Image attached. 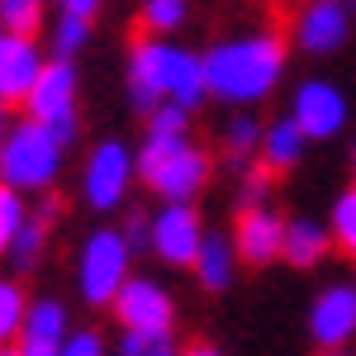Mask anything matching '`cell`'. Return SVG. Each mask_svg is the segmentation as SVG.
Masks as SVG:
<instances>
[{
  "label": "cell",
  "mask_w": 356,
  "mask_h": 356,
  "mask_svg": "<svg viewBox=\"0 0 356 356\" xmlns=\"http://www.w3.org/2000/svg\"><path fill=\"white\" fill-rule=\"evenodd\" d=\"M280 67H285V38L275 29L228 38L204 53V90L228 105H252L280 81Z\"/></svg>",
  "instance_id": "1"
},
{
  "label": "cell",
  "mask_w": 356,
  "mask_h": 356,
  "mask_svg": "<svg viewBox=\"0 0 356 356\" xmlns=\"http://www.w3.org/2000/svg\"><path fill=\"white\" fill-rule=\"evenodd\" d=\"M138 176L162 195L166 204H191L195 191L209 181V152L195 147L186 134H147L138 152Z\"/></svg>",
  "instance_id": "2"
},
{
  "label": "cell",
  "mask_w": 356,
  "mask_h": 356,
  "mask_svg": "<svg viewBox=\"0 0 356 356\" xmlns=\"http://www.w3.org/2000/svg\"><path fill=\"white\" fill-rule=\"evenodd\" d=\"M57 166H62V143H57L43 124H15L5 147H0V186L10 191H43L57 181Z\"/></svg>",
  "instance_id": "3"
},
{
  "label": "cell",
  "mask_w": 356,
  "mask_h": 356,
  "mask_svg": "<svg viewBox=\"0 0 356 356\" xmlns=\"http://www.w3.org/2000/svg\"><path fill=\"white\" fill-rule=\"evenodd\" d=\"M76 271H81V295L90 304H114L119 290L129 285V243H124V233H114V228L90 233Z\"/></svg>",
  "instance_id": "4"
},
{
  "label": "cell",
  "mask_w": 356,
  "mask_h": 356,
  "mask_svg": "<svg viewBox=\"0 0 356 356\" xmlns=\"http://www.w3.org/2000/svg\"><path fill=\"white\" fill-rule=\"evenodd\" d=\"M24 105L33 124H43L57 143H72V134H76V72H72V62H48Z\"/></svg>",
  "instance_id": "5"
},
{
  "label": "cell",
  "mask_w": 356,
  "mask_h": 356,
  "mask_svg": "<svg viewBox=\"0 0 356 356\" xmlns=\"http://www.w3.org/2000/svg\"><path fill=\"white\" fill-rule=\"evenodd\" d=\"M176 53L171 43H157V38H143L134 48V67H129V90H134V105L143 114H157L166 105V90H171V67H176Z\"/></svg>",
  "instance_id": "6"
},
{
  "label": "cell",
  "mask_w": 356,
  "mask_h": 356,
  "mask_svg": "<svg viewBox=\"0 0 356 356\" xmlns=\"http://www.w3.org/2000/svg\"><path fill=\"white\" fill-rule=\"evenodd\" d=\"M134 152L124 147V143H100L95 152H90V162H86V200H90V209H119L124 204V191H129V181H134Z\"/></svg>",
  "instance_id": "7"
},
{
  "label": "cell",
  "mask_w": 356,
  "mask_h": 356,
  "mask_svg": "<svg viewBox=\"0 0 356 356\" xmlns=\"http://www.w3.org/2000/svg\"><path fill=\"white\" fill-rule=\"evenodd\" d=\"M114 309H119V323H124L129 332H147V337L171 332V318H176L171 295H166L157 280H143V275H134V280L119 290Z\"/></svg>",
  "instance_id": "8"
},
{
  "label": "cell",
  "mask_w": 356,
  "mask_h": 356,
  "mask_svg": "<svg viewBox=\"0 0 356 356\" xmlns=\"http://www.w3.org/2000/svg\"><path fill=\"white\" fill-rule=\"evenodd\" d=\"M204 247V228H200V214L191 204H162L157 219H152V252L171 261V266H195Z\"/></svg>",
  "instance_id": "9"
},
{
  "label": "cell",
  "mask_w": 356,
  "mask_h": 356,
  "mask_svg": "<svg viewBox=\"0 0 356 356\" xmlns=\"http://www.w3.org/2000/svg\"><path fill=\"white\" fill-rule=\"evenodd\" d=\"M290 119H295V129H300L304 138H332L347 124V100H342V90L328 86V81H304L300 90H295Z\"/></svg>",
  "instance_id": "10"
},
{
  "label": "cell",
  "mask_w": 356,
  "mask_h": 356,
  "mask_svg": "<svg viewBox=\"0 0 356 356\" xmlns=\"http://www.w3.org/2000/svg\"><path fill=\"white\" fill-rule=\"evenodd\" d=\"M309 332L323 352H342L347 337L356 332V290L352 285H332L323 290L309 309Z\"/></svg>",
  "instance_id": "11"
},
{
  "label": "cell",
  "mask_w": 356,
  "mask_h": 356,
  "mask_svg": "<svg viewBox=\"0 0 356 356\" xmlns=\"http://www.w3.org/2000/svg\"><path fill=\"white\" fill-rule=\"evenodd\" d=\"M43 53L33 38H10L0 33V105H15V100H29V90L43 76Z\"/></svg>",
  "instance_id": "12"
},
{
  "label": "cell",
  "mask_w": 356,
  "mask_h": 356,
  "mask_svg": "<svg viewBox=\"0 0 356 356\" xmlns=\"http://www.w3.org/2000/svg\"><path fill=\"white\" fill-rule=\"evenodd\" d=\"M285 252V219L275 209H243L238 219V257L252 261V266H266L271 257Z\"/></svg>",
  "instance_id": "13"
},
{
  "label": "cell",
  "mask_w": 356,
  "mask_h": 356,
  "mask_svg": "<svg viewBox=\"0 0 356 356\" xmlns=\"http://www.w3.org/2000/svg\"><path fill=\"white\" fill-rule=\"evenodd\" d=\"M24 356H57L67 347V309L57 300H38L29 304V318H24Z\"/></svg>",
  "instance_id": "14"
},
{
  "label": "cell",
  "mask_w": 356,
  "mask_h": 356,
  "mask_svg": "<svg viewBox=\"0 0 356 356\" xmlns=\"http://www.w3.org/2000/svg\"><path fill=\"white\" fill-rule=\"evenodd\" d=\"M295 38H300L309 53H332L342 38H347V10L318 0V5H304L300 19H295Z\"/></svg>",
  "instance_id": "15"
},
{
  "label": "cell",
  "mask_w": 356,
  "mask_h": 356,
  "mask_svg": "<svg viewBox=\"0 0 356 356\" xmlns=\"http://www.w3.org/2000/svg\"><path fill=\"white\" fill-rule=\"evenodd\" d=\"M95 0H67L57 10L53 24V62H72V53H81L86 33H90V19H95Z\"/></svg>",
  "instance_id": "16"
},
{
  "label": "cell",
  "mask_w": 356,
  "mask_h": 356,
  "mask_svg": "<svg viewBox=\"0 0 356 356\" xmlns=\"http://www.w3.org/2000/svg\"><path fill=\"white\" fill-rule=\"evenodd\" d=\"M233 257H238V243L223 238V233H204V247L195 257V275L204 290H223L233 280Z\"/></svg>",
  "instance_id": "17"
},
{
  "label": "cell",
  "mask_w": 356,
  "mask_h": 356,
  "mask_svg": "<svg viewBox=\"0 0 356 356\" xmlns=\"http://www.w3.org/2000/svg\"><path fill=\"white\" fill-rule=\"evenodd\" d=\"M332 233L328 228H318L314 219H290L285 223V261L290 266H314V261H323V252H328Z\"/></svg>",
  "instance_id": "18"
},
{
  "label": "cell",
  "mask_w": 356,
  "mask_h": 356,
  "mask_svg": "<svg viewBox=\"0 0 356 356\" xmlns=\"http://www.w3.org/2000/svg\"><path fill=\"white\" fill-rule=\"evenodd\" d=\"M304 143L309 138L295 129V119H280V124H271L266 134H261V166H271V171H285V166L300 162Z\"/></svg>",
  "instance_id": "19"
},
{
  "label": "cell",
  "mask_w": 356,
  "mask_h": 356,
  "mask_svg": "<svg viewBox=\"0 0 356 356\" xmlns=\"http://www.w3.org/2000/svg\"><path fill=\"white\" fill-rule=\"evenodd\" d=\"M57 219V209L48 204V209H33L29 214V223L19 228V238H15V247H10V261L19 266V271H29L33 261H38V247H43V233H48V223Z\"/></svg>",
  "instance_id": "20"
},
{
  "label": "cell",
  "mask_w": 356,
  "mask_h": 356,
  "mask_svg": "<svg viewBox=\"0 0 356 356\" xmlns=\"http://www.w3.org/2000/svg\"><path fill=\"white\" fill-rule=\"evenodd\" d=\"M24 318H29L24 290H19L15 280H0V352L10 347L15 332H24Z\"/></svg>",
  "instance_id": "21"
},
{
  "label": "cell",
  "mask_w": 356,
  "mask_h": 356,
  "mask_svg": "<svg viewBox=\"0 0 356 356\" xmlns=\"http://www.w3.org/2000/svg\"><path fill=\"white\" fill-rule=\"evenodd\" d=\"M29 223V204L19 191H10V186H0V257L15 247V238H19V228Z\"/></svg>",
  "instance_id": "22"
},
{
  "label": "cell",
  "mask_w": 356,
  "mask_h": 356,
  "mask_svg": "<svg viewBox=\"0 0 356 356\" xmlns=\"http://www.w3.org/2000/svg\"><path fill=\"white\" fill-rule=\"evenodd\" d=\"M43 19V10L33 0H0V33L10 38H33V29Z\"/></svg>",
  "instance_id": "23"
},
{
  "label": "cell",
  "mask_w": 356,
  "mask_h": 356,
  "mask_svg": "<svg viewBox=\"0 0 356 356\" xmlns=\"http://www.w3.org/2000/svg\"><path fill=\"white\" fill-rule=\"evenodd\" d=\"M261 134H266L261 124H252L247 114H238V119H233V124L223 129V152H228L233 162H247V157H252V152L261 147Z\"/></svg>",
  "instance_id": "24"
},
{
  "label": "cell",
  "mask_w": 356,
  "mask_h": 356,
  "mask_svg": "<svg viewBox=\"0 0 356 356\" xmlns=\"http://www.w3.org/2000/svg\"><path fill=\"white\" fill-rule=\"evenodd\" d=\"M332 243L347 257H356V186L332 204Z\"/></svg>",
  "instance_id": "25"
},
{
  "label": "cell",
  "mask_w": 356,
  "mask_h": 356,
  "mask_svg": "<svg viewBox=\"0 0 356 356\" xmlns=\"http://www.w3.org/2000/svg\"><path fill=\"white\" fill-rule=\"evenodd\" d=\"M186 19V5L181 0H147L143 5V29L147 33H166V29H176Z\"/></svg>",
  "instance_id": "26"
},
{
  "label": "cell",
  "mask_w": 356,
  "mask_h": 356,
  "mask_svg": "<svg viewBox=\"0 0 356 356\" xmlns=\"http://www.w3.org/2000/svg\"><path fill=\"white\" fill-rule=\"evenodd\" d=\"M119 356H181V352H176L171 332H162V337H147V332H124Z\"/></svg>",
  "instance_id": "27"
},
{
  "label": "cell",
  "mask_w": 356,
  "mask_h": 356,
  "mask_svg": "<svg viewBox=\"0 0 356 356\" xmlns=\"http://www.w3.org/2000/svg\"><path fill=\"white\" fill-rule=\"evenodd\" d=\"M186 119H191V114L181 110V105H162V110L157 114H147V134H186Z\"/></svg>",
  "instance_id": "28"
},
{
  "label": "cell",
  "mask_w": 356,
  "mask_h": 356,
  "mask_svg": "<svg viewBox=\"0 0 356 356\" xmlns=\"http://www.w3.org/2000/svg\"><path fill=\"white\" fill-rule=\"evenodd\" d=\"M57 356H105V342H100V332H76V337H67V347Z\"/></svg>",
  "instance_id": "29"
},
{
  "label": "cell",
  "mask_w": 356,
  "mask_h": 356,
  "mask_svg": "<svg viewBox=\"0 0 356 356\" xmlns=\"http://www.w3.org/2000/svg\"><path fill=\"white\" fill-rule=\"evenodd\" d=\"M5 110H10V105H0V147H5V138H10V129H15V124H10V114H5Z\"/></svg>",
  "instance_id": "30"
},
{
  "label": "cell",
  "mask_w": 356,
  "mask_h": 356,
  "mask_svg": "<svg viewBox=\"0 0 356 356\" xmlns=\"http://www.w3.org/2000/svg\"><path fill=\"white\" fill-rule=\"evenodd\" d=\"M181 356H219L214 347H191V352H181Z\"/></svg>",
  "instance_id": "31"
},
{
  "label": "cell",
  "mask_w": 356,
  "mask_h": 356,
  "mask_svg": "<svg viewBox=\"0 0 356 356\" xmlns=\"http://www.w3.org/2000/svg\"><path fill=\"white\" fill-rule=\"evenodd\" d=\"M328 356H342V352H328Z\"/></svg>",
  "instance_id": "32"
},
{
  "label": "cell",
  "mask_w": 356,
  "mask_h": 356,
  "mask_svg": "<svg viewBox=\"0 0 356 356\" xmlns=\"http://www.w3.org/2000/svg\"><path fill=\"white\" fill-rule=\"evenodd\" d=\"M15 356H24V352H15Z\"/></svg>",
  "instance_id": "33"
},
{
  "label": "cell",
  "mask_w": 356,
  "mask_h": 356,
  "mask_svg": "<svg viewBox=\"0 0 356 356\" xmlns=\"http://www.w3.org/2000/svg\"><path fill=\"white\" fill-rule=\"evenodd\" d=\"M0 356H10V352H0Z\"/></svg>",
  "instance_id": "34"
},
{
  "label": "cell",
  "mask_w": 356,
  "mask_h": 356,
  "mask_svg": "<svg viewBox=\"0 0 356 356\" xmlns=\"http://www.w3.org/2000/svg\"><path fill=\"white\" fill-rule=\"evenodd\" d=\"M352 157H356V152H352Z\"/></svg>",
  "instance_id": "35"
}]
</instances>
